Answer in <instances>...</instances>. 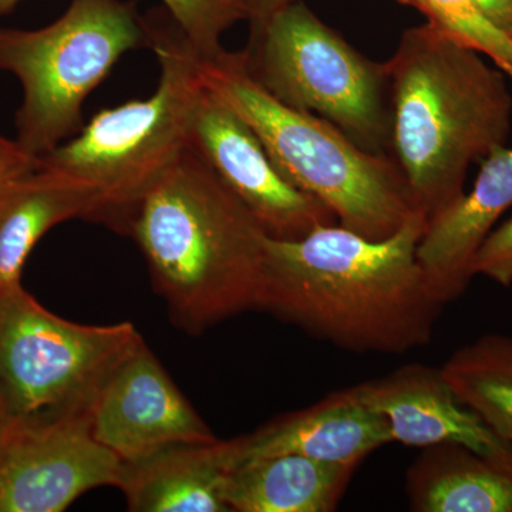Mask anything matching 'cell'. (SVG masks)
Instances as JSON below:
<instances>
[{
  "instance_id": "22",
  "label": "cell",
  "mask_w": 512,
  "mask_h": 512,
  "mask_svg": "<svg viewBox=\"0 0 512 512\" xmlns=\"http://www.w3.org/2000/svg\"><path fill=\"white\" fill-rule=\"evenodd\" d=\"M473 275H483L501 286L512 285V217L494 228L478 248L471 265Z\"/></svg>"
},
{
  "instance_id": "10",
  "label": "cell",
  "mask_w": 512,
  "mask_h": 512,
  "mask_svg": "<svg viewBox=\"0 0 512 512\" xmlns=\"http://www.w3.org/2000/svg\"><path fill=\"white\" fill-rule=\"evenodd\" d=\"M123 461L94 437L92 412L13 423L0 454V512H62L119 485Z\"/></svg>"
},
{
  "instance_id": "25",
  "label": "cell",
  "mask_w": 512,
  "mask_h": 512,
  "mask_svg": "<svg viewBox=\"0 0 512 512\" xmlns=\"http://www.w3.org/2000/svg\"><path fill=\"white\" fill-rule=\"evenodd\" d=\"M248 9V22L252 19L264 18L282 6L288 5L292 0H244Z\"/></svg>"
},
{
  "instance_id": "18",
  "label": "cell",
  "mask_w": 512,
  "mask_h": 512,
  "mask_svg": "<svg viewBox=\"0 0 512 512\" xmlns=\"http://www.w3.org/2000/svg\"><path fill=\"white\" fill-rule=\"evenodd\" d=\"M355 470L299 454L252 458L229 471L225 503L235 512H330Z\"/></svg>"
},
{
  "instance_id": "26",
  "label": "cell",
  "mask_w": 512,
  "mask_h": 512,
  "mask_svg": "<svg viewBox=\"0 0 512 512\" xmlns=\"http://www.w3.org/2000/svg\"><path fill=\"white\" fill-rule=\"evenodd\" d=\"M13 423H15V421H13L8 402H6L5 394H3L2 386H0V454H2L6 441L9 439Z\"/></svg>"
},
{
  "instance_id": "15",
  "label": "cell",
  "mask_w": 512,
  "mask_h": 512,
  "mask_svg": "<svg viewBox=\"0 0 512 512\" xmlns=\"http://www.w3.org/2000/svg\"><path fill=\"white\" fill-rule=\"evenodd\" d=\"M239 460V437L175 444L123 463L117 487L134 512H231L225 483Z\"/></svg>"
},
{
  "instance_id": "17",
  "label": "cell",
  "mask_w": 512,
  "mask_h": 512,
  "mask_svg": "<svg viewBox=\"0 0 512 512\" xmlns=\"http://www.w3.org/2000/svg\"><path fill=\"white\" fill-rule=\"evenodd\" d=\"M417 512H512V448L483 454L461 444L424 447L409 473Z\"/></svg>"
},
{
  "instance_id": "20",
  "label": "cell",
  "mask_w": 512,
  "mask_h": 512,
  "mask_svg": "<svg viewBox=\"0 0 512 512\" xmlns=\"http://www.w3.org/2000/svg\"><path fill=\"white\" fill-rule=\"evenodd\" d=\"M427 22L478 55L490 57L512 79V37L488 18L476 0H400Z\"/></svg>"
},
{
  "instance_id": "3",
  "label": "cell",
  "mask_w": 512,
  "mask_h": 512,
  "mask_svg": "<svg viewBox=\"0 0 512 512\" xmlns=\"http://www.w3.org/2000/svg\"><path fill=\"white\" fill-rule=\"evenodd\" d=\"M124 234L184 332L256 309L268 235L190 147L140 198Z\"/></svg>"
},
{
  "instance_id": "14",
  "label": "cell",
  "mask_w": 512,
  "mask_h": 512,
  "mask_svg": "<svg viewBox=\"0 0 512 512\" xmlns=\"http://www.w3.org/2000/svg\"><path fill=\"white\" fill-rule=\"evenodd\" d=\"M512 207V150L498 147L481 161L473 190L427 222L417 259L444 305L467 291L478 248Z\"/></svg>"
},
{
  "instance_id": "19",
  "label": "cell",
  "mask_w": 512,
  "mask_h": 512,
  "mask_svg": "<svg viewBox=\"0 0 512 512\" xmlns=\"http://www.w3.org/2000/svg\"><path fill=\"white\" fill-rule=\"evenodd\" d=\"M441 372L458 400L512 444V336H481L448 357Z\"/></svg>"
},
{
  "instance_id": "5",
  "label": "cell",
  "mask_w": 512,
  "mask_h": 512,
  "mask_svg": "<svg viewBox=\"0 0 512 512\" xmlns=\"http://www.w3.org/2000/svg\"><path fill=\"white\" fill-rule=\"evenodd\" d=\"M143 19L148 47L160 62L156 92L100 111L79 136L40 158L96 187L107 201L103 224L123 234L140 198L190 147L192 111L202 90L201 56L167 9Z\"/></svg>"
},
{
  "instance_id": "9",
  "label": "cell",
  "mask_w": 512,
  "mask_h": 512,
  "mask_svg": "<svg viewBox=\"0 0 512 512\" xmlns=\"http://www.w3.org/2000/svg\"><path fill=\"white\" fill-rule=\"evenodd\" d=\"M190 148L269 238L296 241L338 224L326 205L286 180L252 128L204 84L192 111Z\"/></svg>"
},
{
  "instance_id": "11",
  "label": "cell",
  "mask_w": 512,
  "mask_h": 512,
  "mask_svg": "<svg viewBox=\"0 0 512 512\" xmlns=\"http://www.w3.org/2000/svg\"><path fill=\"white\" fill-rule=\"evenodd\" d=\"M92 430L123 463L175 444L217 440L144 340L101 387L92 407Z\"/></svg>"
},
{
  "instance_id": "21",
  "label": "cell",
  "mask_w": 512,
  "mask_h": 512,
  "mask_svg": "<svg viewBox=\"0 0 512 512\" xmlns=\"http://www.w3.org/2000/svg\"><path fill=\"white\" fill-rule=\"evenodd\" d=\"M20 0H0V18ZM191 45L201 57H214L224 50L221 37L235 23L248 20L244 0H161Z\"/></svg>"
},
{
  "instance_id": "8",
  "label": "cell",
  "mask_w": 512,
  "mask_h": 512,
  "mask_svg": "<svg viewBox=\"0 0 512 512\" xmlns=\"http://www.w3.org/2000/svg\"><path fill=\"white\" fill-rule=\"evenodd\" d=\"M130 322L80 325L47 311L22 284L0 292V386L15 423L90 413L113 372L143 342Z\"/></svg>"
},
{
  "instance_id": "4",
  "label": "cell",
  "mask_w": 512,
  "mask_h": 512,
  "mask_svg": "<svg viewBox=\"0 0 512 512\" xmlns=\"http://www.w3.org/2000/svg\"><path fill=\"white\" fill-rule=\"evenodd\" d=\"M200 76L252 128L286 180L326 205L340 227L383 241L421 211L392 158L369 153L328 121L276 100L252 79L242 52L200 57Z\"/></svg>"
},
{
  "instance_id": "7",
  "label": "cell",
  "mask_w": 512,
  "mask_h": 512,
  "mask_svg": "<svg viewBox=\"0 0 512 512\" xmlns=\"http://www.w3.org/2000/svg\"><path fill=\"white\" fill-rule=\"evenodd\" d=\"M249 25L241 52L255 82L286 106L328 121L363 150L387 156L386 62L362 55L302 0Z\"/></svg>"
},
{
  "instance_id": "23",
  "label": "cell",
  "mask_w": 512,
  "mask_h": 512,
  "mask_svg": "<svg viewBox=\"0 0 512 512\" xmlns=\"http://www.w3.org/2000/svg\"><path fill=\"white\" fill-rule=\"evenodd\" d=\"M39 167V157L28 153L18 141L0 136V187Z\"/></svg>"
},
{
  "instance_id": "2",
  "label": "cell",
  "mask_w": 512,
  "mask_h": 512,
  "mask_svg": "<svg viewBox=\"0 0 512 512\" xmlns=\"http://www.w3.org/2000/svg\"><path fill=\"white\" fill-rule=\"evenodd\" d=\"M386 70L387 156L431 220L466 194L470 165L507 143L510 90L500 69L429 22L403 33Z\"/></svg>"
},
{
  "instance_id": "6",
  "label": "cell",
  "mask_w": 512,
  "mask_h": 512,
  "mask_svg": "<svg viewBox=\"0 0 512 512\" xmlns=\"http://www.w3.org/2000/svg\"><path fill=\"white\" fill-rule=\"evenodd\" d=\"M148 46L134 2L73 0L39 30L0 29V70L23 89L16 141L42 158L83 128V104L128 50Z\"/></svg>"
},
{
  "instance_id": "12",
  "label": "cell",
  "mask_w": 512,
  "mask_h": 512,
  "mask_svg": "<svg viewBox=\"0 0 512 512\" xmlns=\"http://www.w3.org/2000/svg\"><path fill=\"white\" fill-rule=\"evenodd\" d=\"M355 387L363 402L387 420L393 441L421 448L461 444L483 454L512 448L458 400L437 367L406 365Z\"/></svg>"
},
{
  "instance_id": "13",
  "label": "cell",
  "mask_w": 512,
  "mask_h": 512,
  "mask_svg": "<svg viewBox=\"0 0 512 512\" xmlns=\"http://www.w3.org/2000/svg\"><path fill=\"white\" fill-rule=\"evenodd\" d=\"M389 443H393L389 423L363 402L353 386L239 437V456L245 461L299 454L357 467L363 458Z\"/></svg>"
},
{
  "instance_id": "27",
  "label": "cell",
  "mask_w": 512,
  "mask_h": 512,
  "mask_svg": "<svg viewBox=\"0 0 512 512\" xmlns=\"http://www.w3.org/2000/svg\"><path fill=\"white\" fill-rule=\"evenodd\" d=\"M510 36L512 37V32L510 33Z\"/></svg>"
},
{
  "instance_id": "1",
  "label": "cell",
  "mask_w": 512,
  "mask_h": 512,
  "mask_svg": "<svg viewBox=\"0 0 512 512\" xmlns=\"http://www.w3.org/2000/svg\"><path fill=\"white\" fill-rule=\"evenodd\" d=\"M427 222L417 211L383 241L338 224L296 241L266 238L256 309L349 352L424 348L444 308L417 259Z\"/></svg>"
},
{
  "instance_id": "24",
  "label": "cell",
  "mask_w": 512,
  "mask_h": 512,
  "mask_svg": "<svg viewBox=\"0 0 512 512\" xmlns=\"http://www.w3.org/2000/svg\"><path fill=\"white\" fill-rule=\"evenodd\" d=\"M481 10L498 28L512 32V0H476Z\"/></svg>"
},
{
  "instance_id": "16",
  "label": "cell",
  "mask_w": 512,
  "mask_h": 512,
  "mask_svg": "<svg viewBox=\"0 0 512 512\" xmlns=\"http://www.w3.org/2000/svg\"><path fill=\"white\" fill-rule=\"evenodd\" d=\"M106 210L96 187L42 161L0 187V292L19 284L26 259L49 229L74 218L103 224Z\"/></svg>"
}]
</instances>
